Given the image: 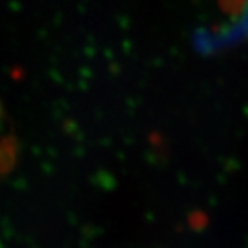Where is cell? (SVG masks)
I'll return each mask as SVG.
<instances>
[{"instance_id":"obj_1","label":"cell","mask_w":248,"mask_h":248,"mask_svg":"<svg viewBox=\"0 0 248 248\" xmlns=\"http://www.w3.org/2000/svg\"><path fill=\"white\" fill-rule=\"evenodd\" d=\"M218 5L223 12L238 16L244 14L248 8V0H218Z\"/></svg>"}]
</instances>
